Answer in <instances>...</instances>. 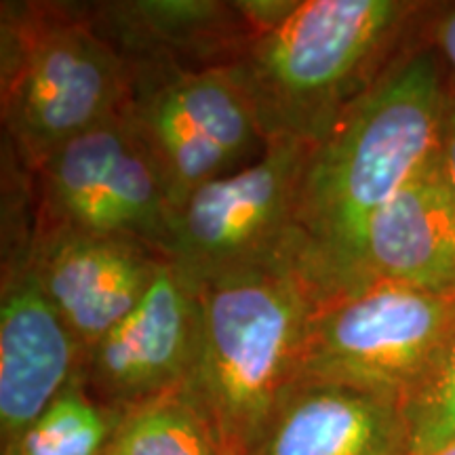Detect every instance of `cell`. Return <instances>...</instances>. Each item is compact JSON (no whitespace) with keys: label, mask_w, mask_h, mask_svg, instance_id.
<instances>
[{"label":"cell","mask_w":455,"mask_h":455,"mask_svg":"<svg viewBox=\"0 0 455 455\" xmlns=\"http://www.w3.org/2000/svg\"><path fill=\"white\" fill-rule=\"evenodd\" d=\"M455 329V293L367 284L318 301L298 382H321L401 403Z\"/></svg>","instance_id":"obj_6"},{"label":"cell","mask_w":455,"mask_h":455,"mask_svg":"<svg viewBox=\"0 0 455 455\" xmlns=\"http://www.w3.org/2000/svg\"><path fill=\"white\" fill-rule=\"evenodd\" d=\"M447 91L430 53L407 57L310 148L295 226L299 272L318 301L346 291L373 218L441 150Z\"/></svg>","instance_id":"obj_1"},{"label":"cell","mask_w":455,"mask_h":455,"mask_svg":"<svg viewBox=\"0 0 455 455\" xmlns=\"http://www.w3.org/2000/svg\"><path fill=\"white\" fill-rule=\"evenodd\" d=\"M441 155H443V164H445L447 181H449V188H451V196L455 204V91L453 93H447Z\"/></svg>","instance_id":"obj_18"},{"label":"cell","mask_w":455,"mask_h":455,"mask_svg":"<svg viewBox=\"0 0 455 455\" xmlns=\"http://www.w3.org/2000/svg\"><path fill=\"white\" fill-rule=\"evenodd\" d=\"M436 43L455 72V11H449L436 24Z\"/></svg>","instance_id":"obj_19"},{"label":"cell","mask_w":455,"mask_h":455,"mask_svg":"<svg viewBox=\"0 0 455 455\" xmlns=\"http://www.w3.org/2000/svg\"><path fill=\"white\" fill-rule=\"evenodd\" d=\"M201 333L181 392L224 455L247 449L287 388L298 382L318 295L295 268L247 270L196 289Z\"/></svg>","instance_id":"obj_3"},{"label":"cell","mask_w":455,"mask_h":455,"mask_svg":"<svg viewBox=\"0 0 455 455\" xmlns=\"http://www.w3.org/2000/svg\"><path fill=\"white\" fill-rule=\"evenodd\" d=\"M247 455H407V432L396 403L344 386L295 382Z\"/></svg>","instance_id":"obj_14"},{"label":"cell","mask_w":455,"mask_h":455,"mask_svg":"<svg viewBox=\"0 0 455 455\" xmlns=\"http://www.w3.org/2000/svg\"><path fill=\"white\" fill-rule=\"evenodd\" d=\"M398 409L407 455H435L455 439V329Z\"/></svg>","instance_id":"obj_17"},{"label":"cell","mask_w":455,"mask_h":455,"mask_svg":"<svg viewBox=\"0 0 455 455\" xmlns=\"http://www.w3.org/2000/svg\"><path fill=\"white\" fill-rule=\"evenodd\" d=\"M405 13L395 0L255 3L258 30L226 72L266 144L325 140L373 84L363 74Z\"/></svg>","instance_id":"obj_2"},{"label":"cell","mask_w":455,"mask_h":455,"mask_svg":"<svg viewBox=\"0 0 455 455\" xmlns=\"http://www.w3.org/2000/svg\"><path fill=\"white\" fill-rule=\"evenodd\" d=\"M84 348L38 284L26 249L4 264L0 298V445L7 455L81 375Z\"/></svg>","instance_id":"obj_11"},{"label":"cell","mask_w":455,"mask_h":455,"mask_svg":"<svg viewBox=\"0 0 455 455\" xmlns=\"http://www.w3.org/2000/svg\"><path fill=\"white\" fill-rule=\"evenodd\" d=\"M104 455H224L218 436L184 392L118 418Z\"/></svg>","instance_id":"obj_15"},{"label":"cell","mask_w":455,"mask_h":455,"mask_svg":"<svg viewBox=\"0 0 455 455\" xmlns=\"http://www.w3.org/2000/svg\"><path fill=\"white\" fill-rule=\"evenodd\" d=\"M435 455H455V439L449 443V445H445L441 449L439 453H435Z\"/></svg>","instance_id":"obj_20"},{"label":"cell","mask_w":455,"mask_h":455,"mask_svg":"<svg viewBox=\"0 0 455 455\" xmlns=\"http://www.w3.org/2000/svg\"><path fill=\"white\" fill-rule=\"evenodd\" d=\"M124 114L140 135L171 215L209 181L258 161L266 140L226 68H131Z\"/></svg>","instance_id":"obj_7"},{"label":"cell","mask_w":455,"mask_h":455,"mask_svg":"<svg viewBox=\"0 0 455 455\" xmlns=\"http://www.w3.org/2000/svg\"><path fill=\"white\" fill-rule=\"evenodd\" d=\"M36 178V228L131 238L161 255L171 209L124 112L51 152Z\"/></svg>","instance_id":"obj_8"},{"label":"cell","mask_w":455,"mask_h":455,"mask_svg":"<svg viewBox=\"0 0 455 455\" xmlns=\"http://www.w3.org/2000/svg\"><path fill=\"white\" fill-rule=\"evenodd\" d=\"M116 422V415L93 401L78 375L7 455H104Z\"/></svg>","instance_id":"obj_16"},{"label":"cell","mask_w":455,"mask_h":455,"mask_svg":"<svg viewBox=\"0 0 455 455\" xmlns=\"http://www.w3.org/2000/svg\"><path fill=\"white\" fill-rule=\"evenodd\" d=\"M26 261L87 350L140 304L163 258L131 238L36 228Z\"/></svg>","instance_id":"obj_10"},{"label":"cell","mask_w":455,"mask_h":455,"mask_svg":"<svg viewBox=\"0 0 455 455\" xmlns=\"http://www.w3.org/2000/svg\"><path fill=\"white\" fill-rule=\"evenodd\" d=\"M98 15L87 20L131 68H228L258 30L251 3H118Z\"/></svg>","instance_id":"obj_13"},{"label":"cell","mask_w":455,"mask_h":455,"mask_svg":"<svg viewBox=\"0 0 455 455\" xmlns=\"http://www.w3.org/2000/svg\"><path fill=\"white\" fill-rule=\"evenodd\" d=\"M198 333V293L163 259L140 304L84 350V388L116 418L180 392L195 365Z\"/></svg>","instance_id":"obj_9"},{"label":"cell","mask_w":455,"mask_h":455,"mask_svg":"<svg viewBox=\"0 0 455 455\" xmlns=\"http://www.w3.org/2000/svg\"><path fill=\"white\" fill-rule=\"evenodd\" d=\"M379 283L455 293V204L441 150L369 220L346 291Z\"/></svg>","instance_id":"obj_12"},{"label":"cell","mask_w":455,"mask_h":455,"mask_svg":"<svg viewBox=\"0 0 455 455\" xmlns=\"http://www.w3.org/2000/svg\"><path fill=\"white\" fill-rule=\"evenodd\" d=\"M3 116L28 167L124 112L133 70L87 17L28 9L3 21Z\"/></svg>","instance_id":"obj_4"},{"label":"cell","mask_w":455,"mask_h":455,"mask_svg":"<svg viewBox=\"0 0 455 455\" xmlns=\"http://www.w3.org/2000/svg\"><path fill=\"white\" fill-rule=\"evenodd\" d=\"M312 146L266 144L258 161L209 181L171 215L161 258L192 289L247 270H299L295 207Z\"/></svg>","instance_id":"obj_5"}]
</instances>
